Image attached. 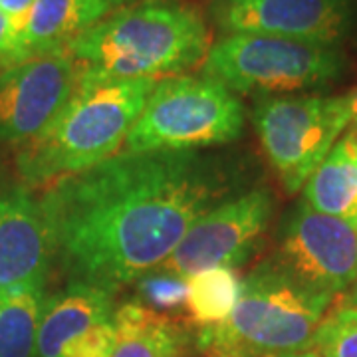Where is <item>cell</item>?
<instances>
[{
    "mask_svg": "<svg viewBox=\"0 0 357 357\" xmlns=\"http://www.w3.org/2000/svg\"><path fill=\"white\" fill-rule=\"evenodd\" d=\"M230 189L229 173L195 151H123L46 187L38 203L70 282L115 292L165 262Z\"/></svg>",
    "mask_w": 357,
    "mask_h": 357,
    "instance_id": "1",
    "label": "cell"
},
{
    "mask_svg": "<svg viewBox=\"0 0 357 357\" xmlns=\"http://www.w3.org/2000/svg\"><path fill=\"white\" fill-rule=\"evenodd\" d=\"M211 32L197 8L143 0L105 16L66 48L86 79H165L203 64Z\"/></svg>",
    "mask_w": 357,
    "mask_h": 357,
    "instance_id": "2",
    "label": "cell"
},
{
    "mask_svg": "<svg viewBox=\"0 0 357 357\" xmlns=\"http://www.w3.org/2000/svg\"><path fill=\"white\" fill-rule=\"evenodd\" d=\"M155 79H86L58 117L16 151L28 189H46L119 153L143 112Z\"/></svg>",
    "mask_w": 357,
    "mask_h": 357,
    "instance_id": "3",
    "label": "cell"
},
{
    "mask_svg": "<svg viewBox=\"0 0 357 357\" xmlns=\"http://www.w3.org/2000/svg\"><path fill=\"white\" fill-rule=\"evenodd\" d=\"M332 302L266 262L244 278L229 318L201 330V349L206 357H280L310 349Z\"/></svg>",
    "mask_w": 357,
    "mask_h": 357,
    "instance_id": "4",
    "label": "cell"
},
{
    "mask_svg": "<svg viewBox=\"0 0 357 357\" xmlns=\"http://www.w3.org/2000/svg\"><path fill=\"white\" fill-rule=\"evenodd\" d=\"M244 105L234 91L213 77L181 74L159 79L135 126L126 151H195L238 139Z\"/></svg>",
    "mask_w": 357,
    "mask_h": 357,
    "instance_id": "5",
    "label": "cell"
},
{
    "mask_svg": "<svg viewBox=\"0 0 357 357\" xmlns=\"http://www.w3.org/2000/svg\"><path fill=\"white\" fill-rule=\"evenodd\" d=\"M345 66L337 46L264 34H229L211 44L203 74L234 93H262L264 98L326 88L344 76Z\"/></svg>",
    "mask_w": 357,
    "mask_h": 357,
    "instance_id": "6",
    "label": "cell"
},
{
    "mask_svg": "<svg viewBox=\"0 0 357 357\" xmlns=\"http://www.w3.org/2000/svg\"><path fill=\"white\" fill-rule=\"evenodd\" d=\"M252 123L268 163L294 195L349 129V109L345 96H264Z\"/></svg>",
    "mask_w": 357,
    "mask_h": 357,
    "instance_id": "7",
    "label": "cell"
},
{
    "mask_svg": "<svg viewBox=\"0 0 357 357\" xmlns=\"http://www.w3.org/2000/svg\"><path fill=\"white\" fill-rule=\"evenodd\" d=\"M274 213L266 187L229 197L192 225L165 262L153 270L189 278L208 268H236L255 250Z\"/></svg>",
    "mask_w": 357,
    "mask_h": 357,
    "instance_id": "8",
    "label": "cell"
},
{
    "mask_svg": "<svg viewBox=\"0 0 357 357\" xmlns=\"http://www.w3.org/2000/svg\"><path fill=\"white\" fill-rule=\"evenodd\" d=\"M272 264L310 292L335 298L357 280V227L300 203Z\"/></svg>",
    "mask_w": 357,
    "mask_h": 357,
    "instance_id": "9",
    "label": "cell"
},
{
    "mask_svg": "<svg viewBox=\"0 0 357 357\" xmlns=\"http://www.w3.org/2000/svg\"><path fill=\"white\" fill-rule=\"evenodd\" d=\"M82 68L66 52L26 58L0 72V143L34 139L64 109Z\"/></svg>",
    "mask_w": 357,
    "mask_h": 357,
    "instance_id": "10",
    "label": "cell"
},
{
    "mask_svg": "<svg viewBox=\"0 0 357 357\" xmlns=\"http://www.w3.org/2000/svg\"><path fill=\"white\" fill-rule=\"evenodd\" d=\"M222 36L264 34L337 46L354 24L351 0H206Z\"/></svg>",
    "mask_w": 357,
    "mask_h": 357,
    "instance_id": "11",
    "label": "cell"
},
{
    "mask_svg": "<svg viewBox=\"0 0 357 357\" xmlns=\"http://www.w3.org/2000/svg\"><path fill=\"white\" fill-rule=\"evenodd\" d=\"M114 292L72 282L46 298L36 357H112L115 349Z\"/></svg>",
    "mask_w": 357,
    "mask_h": 357,
    "instance_id": "12",
    "label": "cell"
},
{
    "mask_svg": "<svg viewBox=\"0 0 357 357\" xmlns=\"http://www.w3.org/2000/svg\"><path fill=\"white\" fill-rule=\"evenodd\" d=\"M50 234L38 199L26 189L0 197V294L44 286L50 272Z\"/></svg>",
    "mask_w": 357,
    "mask_h": 357,
    "instance_id": "13",
    "label": "cell"
},
{
    "mask_svg": "<svg viewBox=\"0 0 357 357\" xmlns=\"http://www.w3.org/2000/svg\"><path fill=\"white\" fill-rule=\"evenodd\" d=\"M114 10L112 0H34L18 38V62L64 52L72 40Z\"/></svg>",
    "mask_w": 357,
    "mask_h": 357,
    "instance_id": "14",
    "label": "cell"
},
{
    "mask_svg": "<svg viewBox=\"0 0 357 357\" xmlns=\"http://www.w3.org/2000/svg\"><path fill=\"white\" fill-rule=\"evenodd\" d=\"M302 203L357 227V129H347L307 178Z\"/></svg>",
    "mask_w": 357,
    "mask_h": 357,
    "instance_id": "15",
    "label": "cell"
},
{
    "mask_svg": "<svg viewBox=\"0 0 357 357\" xmlns=\"http://www.w3.org/2000/svg\"><path fill=\"white\" fill-rule=\"evenodd\" d=\"M115 349L112 357H181L183 333L165 314L143 302L115 307Z\"/></svg>",
    "mask_w": 357,
    "mask_h": 357,
    "instance_id": "16",
    "label": "cell"
},
{
    "mask_svg": "<svg viewBox=\"0 0 357 357\" xmlns=\"http://www.w3.org/2000/svg\"><path fill=\"white\" fill-rule=\"evenodd\" d=\"M44 286L0 294V357H36Z\"/></svg>",
    "mask_w": 357,
    "mask_h": 357,
    "instance_id": "17",
    "label": "cell"
},
{
    "mask_svg": "<svg viewBox=\"0 0 357 357\" xmlns=\"http://www.w3.org/2000/svg\"><path fill=\"white\" fill-rule=\"evenodd\" d=\"M241 286L243 280L234 268H208L189 276L185 307L192 324L203 330L222 324L238 302Z\"/></svg>",
    "mask_w": 357,
    "mask_h": 357,
    "instance_id": "18",
    "label": "cell"
},
{
    "mask_svg": "<svg viewBox=\"0 0 357 357\" xmlns=\"http://www.w3.org/2000/svg\"><path fill=\"white\" fill-rule=\"evenodd\" d=\"M321 357H357V307L330 306L312 345Z\"/></svg>",
    "mask_w": 357,
    "mask_h": 357,
    "instance_id": "19",
    "label": "cell"
},
{
    "mask_svg": "<svg viewBox=\"0 0 357 357\" xmlns=\"http://www.w3.org/2000/svg\"><path fill=\"white\" fill-rule=\"evenodd\" d=\"M137 290H139L145 306L165 314L169 310L185 306L187 280L161 272V270H151L149 274L141 276L137 280Z\"/></svg>",
    "mask_w": 357,
    "mask_h": 357,
    "instance_id": "20",
    "label": "cell"
},
{
    "mask_svg": "<svg viewBox=\"0 0 357 357\" xmlns=\"http://www.w3.org/2000/svg\"><path fill=\"white\" fill-rule=\"evenodd\" d=\"M18 62V42L13 32V26L0 8V72Z\"/></svg>",
    "mask_w": 357,
    "mask_h": 357,
    "instance_id": "21",
    "label": "cell"
},
{
    "mask_svg": "<svg viewBox=\"0 0 357 357\" xmlns=\"http://www.w3.org/2000/svg\"><path fill=\"white\" fill-rule=\"evenodd\" d=\"M32 4H34V0H0V8H2L4 16L8 18L10 26H13L16 42L20 38L22 30H24L28 14L32 10Z\"/></svg>",
    "mask_w": 357,
    "mask_h": 357,
    "instance_id": "22",
    "label": "cell"
},
{
    "mask_svg": "<svg viewBox=\"0 0 357 357\" xmlns=\"http://www.w3.org/2000/svg\"><path fill=\"white\" fill-rule=\"evenodd\" d=\"M347 109H349V129H357V88L344 93Z\"/></svg>",
    "mask_w": 357,
    "mask_h": 357,
    "instance_id": "23",
    "label": "cell"
},
{
    "mask_svg": "<svg viewBox=\"0 0 357 357\" xmlns=\"http://www.w3.org/2000/svg\"><path fill=\"white\" fill-rule=\"evenodd\" d=\"M345 304H349V306L357 307V280L351 284V288H349V292H347V296L344 298Z\"/></svg>",
    "mask_w": 357,
    "mask_h": 357,
    "instance_id": "24",
    "label": "cell"
},
{
    "mask_svg": "<svg viewBox=\"0 0 357 357\" xmlns=\"http://www.w3.org/2000/svg\"><path fill=\"white\" fill-rule=\"evenodd\" d=\"M280 357H321L314 349V347H310V349H302V351H296V354H286V356H280Z\"/></svg>",
    "mask_w": 357,
    "mask_h": 357,
    "instance_id": "25",
    "label": "cell"
},
{
    "mask_svg": "<svg viewBox=\"0 0 357 357\" xmlns=\"http://www.w3.org/2000/svg\"><path fill=\"white\" fill-rule=\"evenodd\" d=\"M137 2H143V0H112L115 8L117 6H129V4H137Z\"/></svg>",
    "mask_w": 357,
    "mask_h": 357,
    "instance_id": "26",
    "label": "cell"
}]
</instances>
